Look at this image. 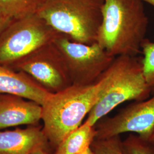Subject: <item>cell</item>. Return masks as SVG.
<instances>
[{"instance_id": "obj_7", "label": "cell", "mask_w": 154, "mask_h": 154, "mask_svg": "<svg viewBox=\"0 0 154 154\" xmlns=\"http://www.w3.org/2000/svg\"><path fill=\"white\" fill-rule=\"evenodd\" d=\"M13 68L26 74L51 93L72 85L66 61L53 42L35 51Z\"/></svg>"}, {"instance_id": "obj_18", "label": "cell", "mask_w": 154, "mask_h": 154, "mask_svg": "<svg viewBox=\"0 0 154 154\" xmlns=\"http://www.w3.org/2000/svg\"><path fill=\"white\" fill-rule=\"evenodd\" d=\"M31 154H51L49 152L48 149H39L35 150Z\"/></svg>"}, {"instance_id": "obj_19", "label": "cell", "mask_w": 154, "mask_h": 154, "mask_svg": "<svg viewBox=\"0 0 154 154\" xmlns=\"http://www.w3.org/2000/svg\"><path fill=\"white\" fill-rule=\"evenodd\" d=\"M147 141L154 148V130Z\"/></svg>"}, {"instance_id": "obj_21", "label": "cell", "mask_w": 154, "mask_h": 154, "mask_svg": "<svg viewBox=\"0 0 154 154\" xmlns=\"http://www.w3.org/2000/svg\"><path fill=\"white\" fill-rule=\"evenodd\" d=\"M93 154V151H92V150H91V149H88V151H86V152H83V153H81V154Z\"/></svg>"}, {"instance_id": "obj_1", "label": "cell", "mask_w": 154, "mask_h": 154, "mask_svg": "<svg viewBox=\"0 0 154 154\" xmlns=\"http://www.w3.org/2000/svg\"><path fill=\"white\" fill-rule=\"evenodd\" d=\"M149 25L140 0H104L97 42L108 53L137 57Z\"/></svg>"}, {"instance_id": "obj_12", "label": "cell", "mask_w": 154, "mask_h": 154, "mask_svg": "<svg viewBox=\"0 0 154 154\" xmlns=\"http://www.w3.org/2000/svg\"><path fill=\"white\" fill-rule=\"evenodd\" d=\"M95 126L85 122L69 134L55 149L53 154H79L89 149L96 138Z\"/></svg>"}, {"instance_id": "obj_15", "label": "cell", "mask_w": 154, "mask_h": 154, "mask_svg": "<svg viewBox=\"0 0 154 154\" xmlns=\"http://www.w3.org/2000/svg\"><path fill=\"white\" fill-rule=\"evenodd\" d=\"M93 154H125L120 135L95 139L91 146Z\"/></svg>"}, {"instance_id": "obj_16", "label": "cell", "mask_w": 154, "mask_h": 154, "mask_svg": "<svg viewBox=\"0 0 154 154\" xmlns=\"http://www.w3.org/2000/svg\"><path fill=\"white\" fill-rule=\"evenodd\" d=\"M125 154H154V148L138 135L131 134L122 140Z\"/></svg>"}, {"instance_id": "obj_11", "label": "cell", "mask_w": 154, "mask_h": 154, "mask_svg": "<svg viewBox=\"0 0 154 154\" xmlns=\"http://www.w3.org/2000/svg\"><path fill=\"white\" fill-rule=\"evenodd\" d=\"M50 93L23 72L0 65V95H16L42 106Z\"/></svg>"}, {"instance_id": "obj_4", "label": "cell", "mask_w": 154, "mask_h": 154, "mask_svg": "<svg viewBox=\"0 0 154 154\" xmlns=\"http://www.w3.org/2000/svg\"><path fill=\"white\" fill-rule=\"evenodd\" d=\"M104 0H46L37 14L55 30L77 42H97Z\"/></svg>"}, {"instance_id": "obj_17", "label": "cell", "mask_w": 154, "mask_h": 154, "mask_svg": "<svg viewBox=\"0 0 154 154\" xmlns=\"http://www.w3.org/2000/svg\"><path fill=\"white\" fill-rule=\"evenodd\" d=\"M14 20L0 8V36Z\"/></svg>"}, {"instance_id": "obj_5", "label": "cell", "mask_w": 154, "mask_h": 154, "mask_svg": "<svg viewBox=\"0 0 154 154\" xmlns=\"http://www.w3.org/2000/svg\"><path fill=\"white\" fill-rule=\"evenodd\" d=\"M59 34L37 14L14 20L0 36V65L13 68Z\"/></svg>"}, {"instance_id": "obj_3", "label": "cell", "mask_w": 154, "mask_h": 154, "mask_svg": "<svg viewBox=\"0 0 154 154\" xmlns=\"http://www.w3.org/2000/svg\"><path fill=\"white\" fill-rule=\"evenodd\" d=\"M103 76L106 80L104 88L85 121L91 126L122 103L146 100L151 94L144 77L142 58L116 57Z\"/></svg>"}, {"instance_id": "obj_13", "label": "cell", "mask_w": 154, "mask_h": 154, "mask_svg": "<svg viewBox=\"0 0 154 154\" xmlns=\"http://www.w3.org/2000/svg\"><path fill=\"white\" fill-rule=\"evenodd\" d=\"M46 0H0V8L13 20L37 13Z\"/></svg>"}, {"instance_id": "obj_8", "label": "cell", "mask_w": 154, "mask_h": 154, "mask_svg": "<svg viewBox=\"0 0 154 154\" xmlns=\"http://www.w3.org/2000/svg\"><path fill=\"white\" fill-rule=\"evenodd\" d=\"M95 127V139L134 132L147 140L154 130V95L150 99L135 101L112 117L101 119Z\"/></svg>"}, {"instance_id": "obj_14", "label": "cell", "mask_w": 154, "mask_h": 154, "mask_svg": "<svg viewBox=\"0 0 154 154\" xmlns=\"http://www.w3.org/2000/svg\"><path fill=\"white\" fill-rule=\"evenodd\" d=\"M142 64L145 80L154 95V42L145 38L141 46Z\"/></svg>"}, {"instance_id": "obj_9", "label": "cell", "mask_w": 154, "mask_h": 154, "mask_svg": "<svg viewBox=\"0 0 154 154\" xmlns=\"http://www.w3.org/2000/svg\"><path fill=\"white\" fill-rule=\"evenodd\" d=\"M41 105L13 95H0V130L21 125L37 126L42 121Z\"/></svg>"}, {"instance_id": "obj_20", "label": "cell", "mask_w": 154, "mask_h": 154, "mask_svg": "<svg viewBox=\"0 0 154 154\" xmlns=\"http://www.w3.org/2000/svg\"><path fill=\"white\" fill-rule=\"evenodd\" d=\"M140 1H141L142 2H146L149 4H151V5L154 6V0H140Z\"/></svg>"}, {"instance_id": "obj_10", "label": "cell", "mask_w": 154, "mask_h": 154, "mask_svg": "<svg viewBox=\"0 0 154 154\" xmlns=\"http://www.w3.org/2000/svg\"><path fill=\"white\" fill-rule=\"evenodd\" d=\"M50 147L38 125L0 131V154H31L37 149H49Z\"/></svg>"}, {"instance_id": "obj_2", "label": "cell", "mask_w": 154, "mask_h": 154, "mask_svg": "<svg viewBox=\"0 0 154 154\" xmlns=\"http://www.w3.org/2000/svg\"><path fill=\"white\" fill-rule=\"evenodd\" d=\"M105 78L90 85H72L50 94L42 105V130L54 149L70 132L82 125L83 119L97 102L104 88Z\"/></svg>"}, {"instance_id": "obj_6", "label": "cell", "mask_w": 154, "mask_h": 154, "mask_svg": "<svg viewBox=\"0 0 154 154\" xmlns=\"http://www.w3.org/2000/svg\"><path fill=\"white\" fill-rule=\"evenodd\" d=\"M53 43L66 61L72 85L86 86L96 82L116 58L97 42L79 43L60 34Z\"/></svg>"}]
</instances>
